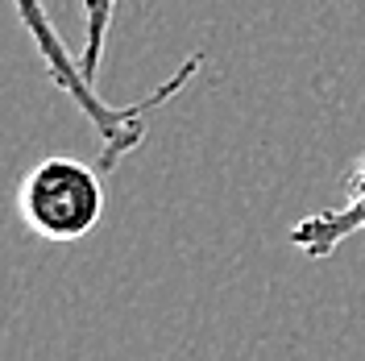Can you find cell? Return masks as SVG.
<instances>
[{
	"mask_svg": "<svg viewBox=\"0 0 365 361\" xmlns=\"http://www.w3.org/2000/svg\"><path fill=\"white\" fill-rule=\"evenodd\" d=\"M9 4L17 9V21L25 25V34H29L34 50H38L46 75H50V83L63 91L71 104L83 113V121L91 125V133L100 141L96 166H104V171H113L125 154H133L137 146L145 141V121L158 113L166 100H175V96L200 75V67H204V54H191V59H187L162 88L150 91L141 104H108V100L96 91V83L83 75L79 54L63 42V34H58V25L50 21V13H46L42 0H9Z\"/></svg>",
	"mask_w": 365,
	"mask_h": 361,
	"instance_id": "obj_1",
	"label": "cell"
},
{
	"mask_svg": "<svg viewBox=\"0 0 365 361\" xmlns=\"http://www.w3.org/2000/svg\"><path fill=\"white\" fill-rule=\"evenodd\" d=\"M116 0H83V46H79V67L96 83V71L104 63V46L113 34Z\"/></svg>",
	"mask_w": 365,
	"mask_h": 361,
	"instance_id": "obj_4",
	"label": "cell"
},
{
	"mask_svg": "<svg viewBox=\"0 0 365 361\" xmlns=\"http://www.w3.org/2000/svg\"><path fill=\"white\" fill-rule=\"evenodd\" d=\"M17 212L42 241H83L104 216V183L79 158H42L17 187Z\"/></svg>",
	"mask_w": 365,
	"mask_h": 361,
	"instance_id": "obj_2",
	"label": "cell"
},
{
	"mask_svg": "<svg viewBox=\"0 0 365 361\" xmlns=\"http://www.w3.org/2000/svg\"><path fill=\"white\" fill-rule=\"evenodd\" d=\"M365 233V154L353 162V171H349V183H344V195L332 208H324L316 216H303L295 228H291V245L299 253H307L312 262H324L328 253H336V249L349 241V237H357Z\"/></svg>",
	"mask_w": 365,
	"mask_h": 361,
	"instance_id": "obj_3",
	"label": "cell"
}]
</instances>
